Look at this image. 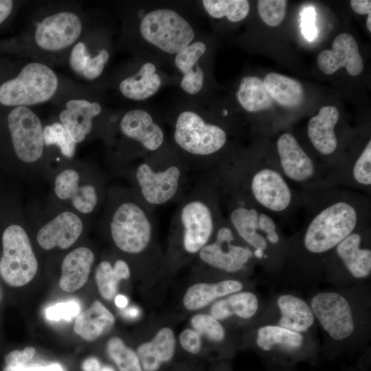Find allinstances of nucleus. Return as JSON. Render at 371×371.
<instances>
[{
	"label": "nucleus",
	"mask_w": 371,
	"mask_h": 371,
	"mask_svg": "<svg viewBox=\"0 0 371 371\" xmlns=\"http://www.w3.org/2000/svg\"><path fill=\"white\" fill-rule=\"evenodd\" d=\"M95 255L86 247H78L68 253L61 264L60 289L68 293L74 292L87 282Z\"/></svg>",
	"instance_id": "nucleus-25"
},
{
	"label": "nucleus",
	"mask_w": 371,
	"mask_h": 371,
	"mask_svg": "<svg viewBox=\"0 0 371 371\" xmlns=\"http://www.w3.org/2000/svg\"><path fill=\"white\" fill-rule=\"evenodd\" d=\"M78 311V305L74 302L58 303L46 311V317L47 319L53 320L60 319L69 320L73 316L76 315Z\"/></svg>",
	"instance_id": "nucleus-42"
},
{
	"label": "nucleus",
	"mask_w": 371,
	"mask_h": 371,
	"mask_svg": "<svg viewBox=\"0 0 371 371\" xmlns=\"http://www.w3.org/2000/svg\"><path fill=\"white\" fill-rule=\"evenodd\" d=\"M14 7L11 0H0V25L10 15Z\"/></svg>",
	"instance_id": "nucleus-46"
},
{
	"label": "nucleus",
	"mask_w": 371,
	"mask_h": 371,
	"mask_svg": "<svg viewBox=\"0 0 371 371\" xmlns=\"http://www.w3.org/2000/svg\"><path fill=\"white\" fill-rule=\"evenodd\" d=\"M58 86V77L52 68L30 62L17 76L0 85V104L16 107L43 103L54 95Z\"/></svg>",
	"instance_id": "nucleus-7"
},
{
	"label": "nucleus",
	"mask_w": 371,
	"mask_h": 371,
	"mask_svg": "<svg viewBox=\"0 0 371 371\" xmlns=\"http://www.w3.org/2000/svg\"><path fill=\"white\" fill-rule=\"evenodd\" d=\"M7 123L18 159L30 165L38 162L45 146L39 117L27 106H16L9 113Z\"/></svg>",
	"instance_id": "nucleus-13"
},
{
	"label": "nucleus",
	"mask_w": 371,
	"mask_h": 371,
	"mask_svg": "<svg viewBox=\"0 0 371 371\" xmlns=\"http://www.w3.org/2000/svg\"><path fill=\"white\" fill-rule=\"evenodd\" d=\"M1 290H0V300H1Z\"/></svg>",
	"instance_id": "nucleus-51"
},
{
	"label": "nucleus",
	"mask_w": 371,
	"mask_h": 371,
	"mask_svg": "<svg viewBox=\"0 0 371 371\" xmlns=\"http://www.w3.org/2000/svg\"><path fill=\"white\" fill-rule=\"evenodd\" d=\"M277 303L280 312L278 326L302 333L313 324L315 316L313 311L301 298L284 294L278 297Z\"/></svg>",
	"instance_id": "nucleus-29"
},
{
	"label": "nucleus",
	"mask_w": 371,
	"mask_h": 371,
	"mask_svg": "<svg viewBox=\"0 0 371 371\" xmlns=\"http://www.w3.org/2000/svg\"><path fill=\"white\" fill-rule=\"evenodd\" d=\"M106 348L109 357L116 364L119 371H143L136 352L126 346L120 337L110 338Z\"/></svg>",
	"instance_id": "nucleus-37"
},
{
	"label": "nucleus",
	"mask_w": 371,
	"mask_h": 371,
	"mask_svg": "<svg viewBox=\"0 0 371 371\" xmlns=\"http://www.w3.org/2000/svg\"><path fill=\"white\" fill-rule=\"evenodd\" d=\"M371 13L368 14V19L366 21V25L367 28L369 30V32H371Z\"/></svg>",
	"instance_id": "nucleus-50"
},
{
	"label": "nucleus",
	"mask_w": 371,
	"mask_h": 371,
	"mask_svg": "<svg viewBox=\"0 0 371 371\" xmlns=\"http://www.w3.org/2000/svg\"><path fill=\"white\" fill-rule=\"evenodd\" d=\"M315 12L313 8H305L302 11V32L304 37L311 41L317 36V31L315 25Z\"/></svg>",
	"instance_id": "nucleus-44"
},
{
	"label": "nucleus",
	"mask_w": 371,
	"mask_h": 371,
	"mask_svg": "<svg viewBox=\"0 0 371 371\" xmlns=\"http://www.w3.org/2000/svg\"><path fill=\"white\" fill-rule=\"evenodd\" d=\"M258 308V300L254 293L238 291L213 302L210 314L219 321L233 315L249 319L255 315Z\"/></svg>",
	"instance_id": "nucleus-30"
},
{
	"label": "nucleus",
	"mask_w": 371,
	"mask_h": 371,
	"mask_svg": "<svg viewBox=\"0 0 371 371\" xmlns=\"http://www.w3.org/2000/svg\"><path fill=\"white\" fill-rule=\"evenodd\" d=\"M190 326L201 337L214 343H221L225 337V330L220 321L210 314L196 313L190 319Z\"/></svg>",
	"instance_id": "nucleus-39"
},
{
	"label": "nucleus",
	"mask_w": 371,
	"mask_h": 371,
	"mask_svg": "<svg viewBox=\"0 0 371 371\" xmlns=\"http://www.w3.org/2000/svg\"><path fill=\"white\" fill-rule=\"evenodd\" d=\"M181 347L189 353L198 354L202 348V337L192 328L183 330L179 336Z\"/></svg>",
	"instance_id": "nucleus-41"
},
{
	"label": "nucleus",
	"mask_w": 371,
	"mask_h": 371,
	"mask_svg": "<svg viewBox=\"0 0 371 371\" xmlns=\"http://www.w3.org/2000/svg\"><path fill=\"white\" fill-rule=\"evenodd\" d=\"M211 176L219 189L243 194L285 223L303 207L302 191L294 189L270 159L223 162Z\"/></svg>",
	"instance_id": "nucleus-2"
},
{
	"label": "nucleus",
	"mask_w": 371,
	"mask_h": 371,
	"mask_svg": "<svg viewBox=\"0 0 371 371\" xmlns=\"http://www.w3.org/2000/svg\"><path fill=\"white\" fill-rule=\"evenodd\" d=\"M54 192L60 200L70 202L74 209L82 214H91L95 210L102 193L98 185L83 182L80 172L71 168L56 175Z\"/></svg>",
	"instance_id": "nucleus-18"
},
{
	"label": "nucleus",
	"mask_w": 371,
	"mask_h": 371,
	"mask_svg": "<svg viewBox=\"0 0 371 371\" xmlns=\"http://www.w3.org/2000/svg\"><path fill=\"white\" fill-rule=\"evenodd\" d=\"M161 85V79L151 63L142 65L135 75L123 80L119 86L122 94L131 100H143L155 95Z\"/></svg>",
	"instance_id": "nucleus-31"
},
{
	"label": "nucleus",
	"mask_w": 371,
	"mask_h": 371,
	"mask_svg": "<svg viewBox=\"0 0 371 371\" xmlns=\"http://www.w3.org/2000/svg\"><path fill=\"white\" fill-rule=\"evenodd\" d=\"M82 31L80 17L71 11H60L48 15L34 30L36 45L45 51L58 52L73 45Z\"/></svg>",
	"instance_id": "nucleus-16"
},
{
	"label": "nucleus",
	"mask_w": 371,
	"mask_h": 371,
	"mask_svg": "<svg viewBox=\"0 0 371 371\" xmlns=\"http://www.w3.org/2000/svg\"><path fill=\"white\" fill-rule=\"evenodd\" d=\"M202 3L211 16L216 19L226 16L231 22L244 19L249 11V3L247 0H203Z\"/></svg>",
	"instance_id": "nucleus-36"
},
{
	"label": "nucleus",
	"mask_w": 371,
	"mask_h": 371,
	"mask_svg": "<svg viewBox=\"0 0 371 371\" xmlns=\"http://www.w3.org/2000/svg\"><path fill=\"white\" fill-rule=\"evenodd\" d=\"M175 350L174 331L165 326L160 328L150 341L139 344L136 353L143 371H157L163 363L172 359Z\"/></svg>",
	"instance_id": "nucleus-24"
},
{
	"label": "nucleus",
	"mask_w": 371,
	"mask_h": 371,
	"mask_svg": "<svg viewBox=\"0 0 371 371\" xmlns=\"http://www.w3.org/2000/svg\"><path fill=\"white\" fill-rule=\"evenodd\" d=\"M339 119V112L334 106H322L317 115L308 122V138L320 157L326 170L337 164L335 154L338 148V139L335 126Z\"/></svg>",
	"instance_id": "nucleus-19"
},
{
	"label": "nucleus",
	"mask_w": 371,
	"mask_h": 371,
	"mask_svg": "<svg viewBox=\"0 0 371 371\" xmlns=\"http://www.w3.org/2000/svg\"><path fill=\"white\" fill-rule=\"evenodd\" d=\"M115 305L119 308H124L128 304V299L122 295H117L114 298Z\"/></svg>",
	"instance_id": "nucleus-48"
},
{
	"label": "nucleus",
	"mask_w": 371,
	"mask_h": 371,
	"mask_svg": "<svg viewBox=\"0 0 371 371\" xmlns=\"http://www.w3.org/2000/svg\"><path fill=\"white\" fill-rule=\"evenodd\" d=\"M174 140L186 153L198 157H208L225 147L227 135L218 125L205 122L197 113L186 111L177 119Z\"/></svg>",
	"instance_id": "nucleus-10"
},
{
	"label": "nucleus",
	"mask_w": 371,
	"mask_h": 371,
	"mask_svg": "<svg viewBox=\"0 0 371 371\" xmlns=\"http://www.w3.org/2000/svg\"><path fill=\"white\" fill-rule=\"evenodd\" d=\"M139 30L147 42L170 54H177L194 38L189 23L174 10L166 8L147 13L140 22Z\"/></svg>",
	"instance_id": "nucleus-11"
},
{
	"label": "nucleus",
	"mask_w": 371,
	"mask_h": 371,
	"mask_svg": "<svg viewBox=\"0 0 371 371\" xmlns=\"http://www.w3.org/2000/svg\"><path fill=\"white\" fill-rule=\"evenodd\" d=\"M205 49V43L196 41L181 50L175 57V65L183 74L181 87L190 94L198 93L203 87L204 74L198 62Z\"/></svg>",
	"instance_id": "nucleus-27"
},
{
	"label": "nucleus",
	"mask_w": 371,
	"mask_h": 371,
	"mask_svg": "<svg viewBox=\"0 0 371 371\" xmlns=\"http://www.w3.org/2000/svg\"><path fill=\"white\" fill-rule=\"evenodd\" d=\"M223 217L215 181L211 176L201 179L180 200L172 216V248L185 256L198 255L213 239Z\"/></svg>",
	"instance_id": "nucleus-3"
},
{
	"label": "nucleus",
	"mask_w": 371,
	"mask_h": 371,
	"mask_svg": "<svg viewBox=\"0 0 371 371\" xmlns=\"http://www.w3.org/2000/svg\"><path fill=\"white\" fill-rule=\"evenodd\" d=\"M197 256L205 265L228 273L245 269L254 260L251 250L239 238L225 216L213 239Z\"/></svg>",
	"instance_id": "nucleus-12"
},
{
	"label": "nucleus",
	"mask_w": 371,
	"mask_h": 371,
	"mask_svg": "<svg viewBox=\"0 0 371 371\" xmlns=\"http://www.w3.org/2000/svg\"><path fill=\"white\" fill-rule=\"evenodd\" d=\"M35 353V348L31 346H27L23 350H13L5 357V366H23L33 358Z\"/></svg>",
	"instance_id": "nucleus-43"
},
{
	"label": "nucleus",
	"mask_w": 371,
	"mask_h": 371,
	"mask_svg": "<svg viewBox=\"0 0 371 371\" xmlns=\"http://www.w3.org/2000/svg\"><path fill=\"white\" fill-rule=\"evenodd\" d=\"M286 3L285 0L258 1V12L261 19L271 27L280 25L286 16Z\"/></svg>",
	"instance_id": "nucleus-40"
},
{
	"label": "nucleus",
	"mask_w": 371,
	"mask_h": 371,
	"mask_svg": "<svg viewBox=\"0 0 371 371\" xmlns=\"http://www.w3.org/2000/svg\"><path fill=\"white\" fill-rule=\"evenodd\" d=\"M101 106L97 102L85 99L69 100L59 113V122L77 144L84 141L90 133L93 119L101 113Z\"/></svg>",
	"instance_id": "nucleus-23"
},
{
	"label": "nucleus",
	"mask_w": 371,
	"mask_h": 371,
	"mask_svg": "<svg viewBox=\"0 0 371 371\" xmlns=\"http://www.w3.org/2000/svg\"><path fill=\"white\" fill-rule=\"evenodd\" d=\"M370 225L357 230L340 242L326 260L337 261L356 279L371 273Z\"/></svg>",
	"instance_id": "nucleus-17"
},
{
	"label": "nucleus",
	"mask_w": 371,
	"mask_h": 371,
	"mask_svg": "<svg viewBox=\"0 0 371 371\" xmlns=\"http://www.w3.org/2000/svg\"><path fill=\"white\" fill-rule=\"evenodd\" d=\"M131 277L128 263L118 259L113 265L109 260H102L97 266L95 272V282L102 298L111 301L117 295L120 282Z\"/></svg>",
	"instance_id": "nucleus-34"
},
{
	"label": "nucleus",
	"mask_w": 371,
	"mask_h": 371,
	"mask_svg": "<svg viewBox=\"0 0 371 371\" xmlns=\"http://www.w3.org/2000/svg\"><path fill=\"white\" fill-rule=\"evenodd\" d=\"M0 276L6 284L19 287L28 284L38 271V261L25 229L20 225L7 227L2 234Z\"/></svg>",
	"instance_id": "nucleus-8"
},
{
	"label": "nucleus",
	"mask_w": 371,
	"mask_h": 371,
	"mask_svg": "<svg viewBox=\"0 0 371 371\" xmlns=\"http://www.w3.org/2000/svg\"><path fill=\"white\" fill-rule=\"evenodd\" d=\"M43 136L45 146L55 145L59 148L64 157L67 158L74 157L76 144L60 122H54L44 127Z\"/></svg>",
	"instance_id": "nucleus-38"
},
{
	"label": "nucleus",
	"mask_w": 371,
	"mask_h": 371,
	"mask_svg": "<svg viewBox=\"0 0 371 371\" xmlns=\"http://www.w3.org/2000/svg\"><path fill=\"white\" fill-rule=\"evenodd\" d=\"M120 128L125 137L138 142L148 151L158 150L164 142L162 128L144 110L134 109L126 113Z\"/></svg>",
	"instance_id": "nucleus-22"
},
{
	"label": "nucleus",
	"mask_w": 371,
	"mask_h": 371,
	"mask_svg": "<svg viewBox=\"0 0 371 371\" xmlns=\"http://www.w3.org/2000/svg\"><path fill=\"white\" fill-rule=\"evenodd\" d=\"M109 58L107 50L101 49L97 55L91 56L85 43L79 41L71 50L69 64L75 74L86 80H92L101 75Z\"/></svg>",
	"instance_id": "nucleus-33"
},
{
	"label": "nucleus",
	"mask_w": 371,
	"mask_h": 371,
	"mask_svg": "<svg viewBox=\"0 0 371 371\" xmlns=\"http://www.w3.org/2000/svg\"><path fill=\"white\" fill-rule=\"evenodd\" d=\"M277 159H270L286 179L301 190L319 186L326 172L322 163L314 160L290 133L280 135L276 142Z\"/></svg>",
	"instance_id": "nucleus-9"
},
{
	"label": "nucleus",
	"mask_w": 371,
	"mask_h": 371,
	"mask_svg": "<svg viewBox=\"0 0 371 371\" xmlns=\"http://www.w3.org/2000/svg\"><path fill=\"white\" fill-rule=\"evenodd\" d=\"M115 324L112 313L100 301H94L75 319L74 332L87 341H94L110 330Z\"/></svg>",
	"instance_id": "nucleus-28"
},
{
	"label": "nucleus",
	"mask_w": 371,
	"mask_h": 371,
	"mask_svg": "<svg viewBox=\"0 0 371 371\" xmlns=\"http://www.w3.org/2000/svg\"><path fill=\"white\" fill-rule=\"evenodd\" d=\"M83 229L84 224L78 214L72 211H63L39 229L36 240L44 250L66 249L77 241Z\"/></svg>",
	"instance_id": "nucleus-21"
},
{
	"label": "nucleus",
	"mask_w": 371,
	"mask_h": 371,
	"mask_svg": "<svg viewBox=\"0 0 371 371\" xmlns=\"http://www.w3.org/2000/svg\"><path fill=\"white\" fill-rule=\"evenodd\" d=\"M85 371H102L99 361L95 358H90L83 364Z\"/></svg>",
	"instance_id": "nucleus-47"
},
{
	"label": "nucleus",
	"mask_w": 371,
	"mask_h": 371,
	"mask_svg": "<svg viewBox=\"0 0 371 371\" xmlns=\"http://www.w3.org/2000/svg\"><path fill=\"white\" fill-rule=\"evenodd\" d=\"M256 345L273 364L291 365L299 360L308 358L303 350L304 337L297 333L278 325L260 327L256 335Z\"/></svg>",
	"instance_id": "nucleus-14"
},
{
	"label": "nucleus",
	"mask_w": 371,
	"mask_h": 371,
	"mask_svg": "<svg viewBox=\"0 0 371 371\" xmlns=\"http://www.w3.org/2000/svg\"><path fill=\"white\" fill-rule=\"evenodd\" d=\"M128 313H129V315L131 317H136L139 312L137 311V309L136 308H131L129 311H128Z\"/></svg>",
	"instance_id": "nucleus-49"
},
{
	"label": "nucleus",
	"mask_w": 371,
	"mask_h": 371,
	"mask_svg": "<svg viewBox=\"0 0 371 371\" xmlns=\"http://www.w3.org/2000/svg\"><path fill=\"white\" fill-rule=\"evenodd\" d=\"M262 81L272 100L282 106L295 107L304 100V88L293 78L271 72L267 74Z\"/></svg>",
	"instance_id": "nucleus-32"
},
{
	"label": "nucleus",
	"mask_w": 371,
	"mask_h": 371,
	"mask_svg": "<svg viewBox=\"0 0 371 371\" xmlns=\"http://www.w3.org/2000/svg\"><path fill=\"white\" fill-rule=\"evenodd\" d=\"M319 69L326 75L333 74L345 67L349 75L356 76L363 69V62L355 38L342 33L335 37L332 49L321 51L317 56Z\"/></svg>",
	"instance_id": "nucleus-20"
},
{
	"label": "nucleus",
	"mask_w": 371,
	"mask_h": 371,
	"mask_svg": "<svg viewBox=\"0 0 371 371\" xmlns=\"http://www.w3.org/2000/svg\"><path fill=\"white\" fill-rule=\"evenodd\" d=\"M243 288V283L234 279L196 283L186 291L182 300L183 305L188 311H197L219 298L240 291Z\"/></svg>",
	"instance_id": "nucleus-26"
},
{
	"label": "nucleus",
	"mask_w": 371,
	"mask_h": 371,
	"mask_svg": "<svg viewBox=\"0 0 371 371\" xmlns=\"http://www.w3.org/2000/svg\"><path fill=\"white\" fill-rule=\"evenodd\" d=\"M219 192L226 207V218L251 250L254 259L276 263L286 256L289 240L275 217L240 193L225 189Z\"/></svg>",
	"instance_id": "nucleus-4"
},
{
	"label": "nucleus",
	"mask_w": 371,
	"mask_h": 371,
	"mask_svg": "<svg viewBox=\"0 0 371 371\" xmlns=\"http://www.w3.org/2000/svg\"><path fill=\"white\" fill-rule=\"evenodd\" d=\"M191 168L181 161H142L132 168V190L152 209L180 201L188 192Z\"/></svg>",
	"instance_id": "nucleus-6"
},
{
	"label": "nucleus",
	"mask_w": 371,
	"mask_h": 371,
	"mask_svg": "<svg viewBox=\"0 0 371 371\" xmlns=\"http://www.w3.org/2000/svg\"><path fill=\"white\" fill-rule=\"evenodd\" d=\"M350 6L357 14H368L371 13V1L370 0H352L350 1Z\"/></svg>",
	"instance_id": "nucleus-45"
},
{
	"label": "nucleus",
	"mask_w": 371,
	"mask_h": 371,
	"mask_svg": "<svg viewBox=\"0 0 371 371\" xmlns=\"http://www.w3.org/2000/svg\"><path fill=\"white\" fill-rule=\"evenodd\" d=\"M109 201L105 223L115 246L132 256L148 252L155 240L153 209L132 189L113 190Z\"/></svg>",
	"instance_id": "nucleus-5"
},
{
	"label": "nucleus",
	"mask_w": 371,
	"mask_h": 371,
	"mask_svg": "<svg viewBox=\"0 0 371 371\" xmlns=\"http://www.w3.org/2000/svg\"><path fill=\"white\" fill-rule=\"evenodd\" d=\"M305 210L301 229L289 240L286 256L307 262L325 261L352 233L370 225L371 199L344 188L317 187L302 190Z\"/></svg>",
	"instance_id": "nucleus-1"
},
{
	"label": "nucleus",
	"mask_w": 371,
	"mask_h": 371,
	"mask_svg": "<svg viewBox=\"0 0 371 371\" xmlns=\"http://www.w3.org/2000/svg\"><path fill=\"white\" fill-rule=\"evenodd\" d=\"M323 329L335 340H344L354 331L355 322L348 301L333 291L320 292L313 297L310 305Z\"/></svg>",
	"instance_id": "nucleus-15"
},
{
	"label": "nucleus",
	"mask_w": 371,
	"mask_h": 371,
	"mask_svg": "<svg viewBox=\"0 0 371 371\" xmlns=\"http://www.w3.org/2000/svg\"><path fill=\"white\" fill-rule=\"evenodd\" d=\"M236 98L242 107L250 113L268 109L273 102L262 80L256 76L242 78Z\"/></svg>",
	"instance_id": "nucleus-35"
}]
</instances>
